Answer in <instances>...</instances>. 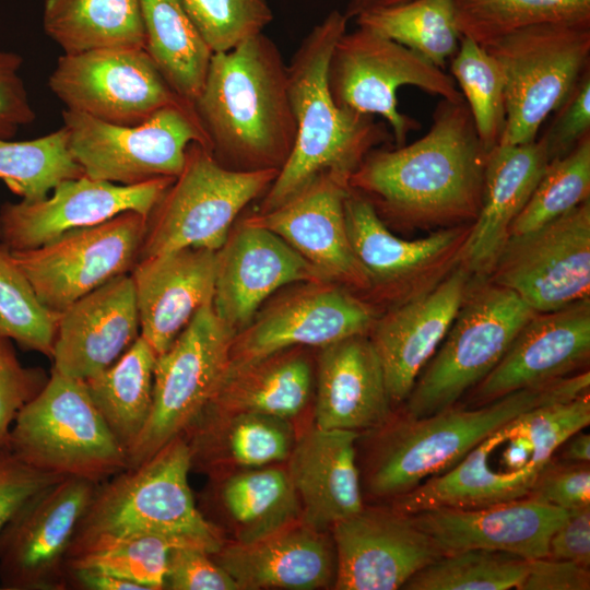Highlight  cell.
<instances>
[{"label":"cell","instance_id":"1","mask_svg":"<svg viewBox=\"0 0 590 590\" xmlns=\"http://www.w3.org/2000/svg\"><path fill=\"white\" fill-rule=\"evenodd\" d=\"M488 151L465 101L441 98L425 135L367 153L349 177L382 220L409 228L473 223L483 194Z\"/></svg>","mask_w":590,"mask_h":590},{"label":"cell","instance_id":"2","mask_svg":"<svg viewBox=\"0 0 590 590\" xmlns=\"http://www.w3.org/2000/svg\"><path fill=\"white\" fill-rule=\"evenodd\" d=\"M193 107L212 155L226 168L280 170L292 153L297 127L287 69L263 33L213 52Z\"/></svg>","mask_w":590,"mask_h":590},{"label":"cell","instance_id":"3","mask_svg":"<svg viewBox=\"0 0 590 590\" xmlns=\"http://www.w3.org/2000/svg\"><path fill=\"white\" fill-rule=\"evenodd\" d=\"M347 22L343 12H329L305 36L286 66L296 139L264 192L260 212L279 206L322 172L350 176L369 151L393 142L385 122L339 106L330 94L328 63Z\"/></svg>","mask_w":590,"mask_h":590},{"label":"cell","instance_id":"4","mask_svg":"<svg viewBox=\"0 0 590 590\" xmlns=\"http://www.w3.org/2000/svg\"><path fill=\"white\" fill-rule=\"evenodd\" d=\"M590 423L589 391L526 411L493 430L458 463L393 498L406 515L528 497L559 446Z\"/></svg>","mask_w":590,"mask_h":590},{"label":"cell","instance_id":"5","mask_svg":"<svg viewBox=\"0 0 590 590\" xmlns=\"http://www.w3.org/2000/svg\"><path fill=\"white\" fill-rule=\"evenodd\" d=\"M590 374L510 392L476 409L455 405L424 417L390 418L377 428L365 472L368 492L396 498L458 463L500 425L534 408L589 391Z\"/></svg>","mask_w":590,"mask_h":590},{"label":"cell","instance_id":"6","mask_svg":"<svg viewBox=\"0 0 590 590\" xmlns=\"http://www.w3.org/2000/svg\"><path fill=\"white\" fill-rule=\"evenodd\" d=\"M191 457L184 436L153 457L98 484L80 519L67 562L122 538L156 534L210 554L225 543L223 531L201 514L188 475Z\"/></svg>","mask_w":590,"mask_h":590},{"label":"cell","instance_id":"7","mask_svg":"<svg viewBox=\"0 0 590 590\" xmlns=\"http://www.w3.org/2000/svg\"><path fill=\"white\" fill-rule=\"evenodd\" d=\"M9 448L28 465L62 477L102 483L128 469L127 451L84 380L52 368L43 389L19 412Z\"/></svg>","mask_w":590,"mask_h":590},{"label":"cell","instance_id":"8","mask_svg":"<svg viewBox=\"0 0 590 590\" xmlns=\"http://www.w3.org/2000/svg\"><path fill=\"white\" fill-rule=\"evenodd\" d=\"M535 314L510 290L474 278L446 337L404 401L403 415L418 418L455 405L496 366Z\"/></svg>","mask_w":590,"mask_h":590},{"label":"cell","instance_id":"9","mask_svg":"<svg viewBox=\"0 0 590 590\" xmlns=\"http://www.w3.org/2000/svg\"><path fill=\"white\" fill-rule=\"evenodd\" d=\"M279 170H233L198 142L146 217L138 260L194 247L219 250L240 211L266 192Z\"/></svg>","mask_w":590,"mask_h":590},{"label":"cell","instance_id":"10","mask_svg":"<svg viewBox=\"0 0 590 590\" xmlns=\"http://www.w3.org/2000/svg\"><path fill=\"white\" fill-rule=\"evenodd\" d=\"M485 48L506 79V120L498 144L528 143L590 69V23L532 25Z\"/></svg>","mask_w":590,"mask_h":590},{"label":"cell","instance_id":"11","mask_svg":"<svg viewBox=\"0 0 590 590\" xmlns=\"http://www.w3.org/2000/svg\"><path fill=\"white\" fill-rule=\"evenodd\" d=\"M334 102L352 111L382 117L394 146L421 128L398 108L397 92L410 85L444 99L463 101L456 81L416 51L366 27L345 32L334 44L327 70Z\"/></svg>","mask_w":590,"mask_h":590},{"label":"cell","instance_id":"12","mask_svg":"<svg viewBox=\"0 0 590 590\" xmlns=\"http://www.w3.org/2000/svg\"><path fill=\"white\" fill-rule=\"evenodd\" d=\"M235 334L217 317L212 303L206 304L156 356L151 413L127 453L128 468L153 457L198 418L228 369Z\"/></svg>","mask_w":590,"mask_h":590},{"label":"cell","instance_id":"13","mask_svg":"<svg viewBox=\"0 0 590 590\" xmlns=\"http://www.w3.org/2000/svg\"><path fill=\"white\" fill-rule=\"evenodd\" d=\"M62 121L70 152L83 174L119 185L175 178L191 143L210 150L191 103L162 108L134 126L113 125L69 109H63Z\"/></svg>","mask_w":590,"mask_h":590},{"label":"cell","instance_id":"14","mask_svg":"<svg viewBox=\"0 0 590 590\" xmlns=\"http://www.w3.org/2000/svg\"><path fill=\"white\" fill-rule=\"evenodd\" d=\"M344 211L351 246L369 279L367 294L388 308L428 292L450 274L463 260L472 229L467 223L417 239L400 238L351 188Z\"/></svg>","mask_w":590,"mask_h":590},{"label":"cell","instance_id":"15","mask_svg":"<svg viewBox=\"0 0 590 590\" xmlns=\"http://www.w3.org/2000/svg\"><path fill=\"white\" fill-rule=\"evenodd\" d=\"M146 217L122 212L99 224L71 229L33 249L12 250L16 266L47 308L61 312L138 261Z\"/></svg>","mask_w":590,"mask_h":590},{"label":"cell","instance_id":"16","mask_svg":"<svg viewBox=\"0 0 590 590\" xmlns=\"http://www.w3.org/2000/svg\"><path fill=\"white\" fill-rule=\"evenodd\" d=\"M48 86L66 109L119 126H134L162 108L190 103L173 90L144 48L63 54Z\"/></svg>","mask_w":590,"mask_h":590},{"label":"cell","instance_id":"17","mask_svg":"<svg viewBox=\"0 0 590 590\" xmlns=\"http://www.w3.org/2000/svg\"><path fill=\"white\" fill-rule=\"evenodd\" d=\"M488 281L535 312L590 298V200L524 234L510 236Z\"/></svg>","mask_w":590,"mask_h":590},{"label":"cell","instance_id":"18","mask_svg":"<svg viewBox=\"0 0 590 590\" xmlns=\"http://www.w3.org/2000/svg\"><path fill=\"white\" fill-rule=\"evenodd\" d=\"M379 314L370 302L341 285L302 283L258 310L249 324L235 334L229 364L253 362L290 347H322L368 334Z\"/></svg>","mask_w":590,"mask_h":590},{"label":"cell","instance_id":"19","mask_svg":"<svg viewBox=\"0 0 590 590\" xmlns=\"http://www.w3.org/2000/svg\"><path fill=\"white\" fill-rule=\"evenodd\" d=\"M98 484L64 477L21 509L0 535V589H67L68 552Z\"/></svg>","mask_w":590,"mask_h":590},{"label":"cell","instance_id":"20","mask_svg":"<svg viewBox=\"0 0 590 590\" xmlns=\"http://www.w3.org/2000/svg\"><path fill=\"white\" fill-rule=\"evenodd\" d=\"M337 590H396L442 554L411 515L363 507L331 527Z\"/></svg>","mask_w":590,"mask_h":590},{"label":"cell","instance_id":"21","mask_svg":"<svg viewBox=\"0 0 590 590\" xmlns=\"http://www.w3.org/2000/svg\"><path fill=\"white\" fill-rule=\"evenodd\" d=\"M174 177L134 185L92 179L85 175L58 184L37 201L0 206V243L12 250L33 249L71 229L93 226L122 212L148 216Z\"/></svg>","mask_w":590,"mask_h":590},{"label":"cell","instance_id":"22","mask_svg":"<svg viewBox=\"0 0 590 590\" xmlns=\"http://www.w3.org/2000/svg\"><path fill=\"white\" fill-rule=\"evenodd\" d=\"M349 177L322 172L279 206L245 221L280 236L328 282L366 294L369 279L354 255L346 228Z\"/></svg>","mask_w":590,"mask_h":590},{"label":"cell","instance_id":"23","mask_svg":"<svg viewBox=\"0 0 590 590\" xmlns=\"http://www.w3.org/2000/svg\"><path fill=\"white\" fill-rule=\"evenodd\" d=\"M213 308L235 333L246 328L270 295L288 284L328 282L273 232L245 220L216 250Z\"/></svg>","mask_w":590,"mask_h":590},{"label":"cell","instance_id":"24","mask_svg":"<svg viewBox=\"0 0 590 590\" xmlns=\"http://www.w3.org/2000/svg\"><path fill=\"white\" fill-rule=\"evenodd\" d=\"M474 275L461 262L428 292L391 306L368 337L380 359L392 405L403 403L451 327Z\"/></svg>","mask_w":590,"mask_h":590},{"label":"cell","instance_id":"25","mask_svg":"<svg viewBox=\"0 0 590 590\" xmlns=\"http://www.w3.org/2000/svg\"><path fill=\"white\" fill-rule=\"evenodd\" d=\"M589 356L590 298L536 312L496 366L473 388V399L483 404L577 374Z\"/></svg>","mask_w":590,"mask_h":590},{"label":"cell","instance_id":"26","mask_svg":"<svg viewBox=\"0 0 590 590\" xmlns=\"http://www.w3.org/2000/svg\"><path fill=\"white\" fill-rule=\"evenodd\" d=\"M442 555L480 548L527 559L546 557L568 512L532 497L481 507H438L411 515Z\"/></svg>","mask_w":590,"mask_h":590},{"label":"cell","instance_id":"27","mask_svg":"<svg viewBox=\"0 0 590 590\" xmlns=\"http://www.w3.org/2000/svg\"><path fill=\"white\" fill-rule=\"evenodd\" d=\"M139 335L133 282L130 273L121 274L60 312L52 369L86 380L111 366Z\"/></svg>","mask_w":590,"mask_h":590},{"label":"cell","instance_id":"28","mask_svg":"<svg viewBox=\"0 0 590 590\" xmlns=\"http://www.w3.org/2000/svg\"><path fill=\"white\" fill-rule=\"evenodd\" d=\"M211 556L239 590L333 588L337 576L332 536L303 519L251 542H225Z\"/></svg>","mask_w":590,"mask_h":590},{"label":"cell","instance_id":"29","mask_svg":"<svg viewBox=\"0 0 590 590\" xmlns=\"http://www.w3.org/2000/svg\"><path fill=\"white\" fill-rule=\"evenodd\" d=\"M215 252L187 247L138 260L130 275L140 335L164 353L204 305L213 303Z\"/></svg>","mask_w":590,"mask_h":590},{"label":"cell","instance_id":"30","mask_svg":"<svg viewBox=\"0 0 590 590\" xmlns=\"http://www.w3.org/2000/svg\"><path fill=\"white\" fill-rule=\"evenodd\" d=\"M314 424L324 429L376 430L392 417L384 369L368 334L320 347Z\"/></svg>","mask_w":590,"mask_h":590},{"label":"cell","instance_id":"31","mask_svg":"<svg viewBox=\"0 0 590 590\" xmlns=\"http://www.w3.org/2000/svg\"><path fill=\"white\" fill-rule=\"evenodd\" d=\"M358 436L315 424L296 436L286 470L303 521L318 530L328 531L364 507L356 464Z\"/></svg>","mask_w":590,"mask_h":590},{"label":"cell","instance_id":"32","mask_svg":"<svg viewBox=\"0 0 590 590\" xmlns=\"http://www.w3.org/2000/svg\"><path fill=\"white\" fill-rule=\"evenodd\" d=\"M550 164L545 149L534 141L498 144L488 151L479 214L462 263L475 278H486L509 238L512 222L530 199Z\"/></svg>","mask_w":590,"mask_h":590},{"label":"cell","instance_id":"33","mask_svg":"<svg viewBox=\"0 0 590 590\" xmlns=\"http://www.w3.org/2000/svg\"><path fill=\"white\" fill-rule=\"evenodd\" d=\"M315 381L311 359L303 346L249 363L229 364L217 391L199 416L258 413L292 421L310 402Z\"/></svg>","mask_w":590,"mask_h":590},{"label":"cell","instance_id":"34","mask_svg":"<svg viewBox=\"0 0 590 590\" xmlns=\"http://www.w3.org/2000/svg\"><path fill=\"white\" fill-rule=\"evenodd\" d=\"M182 436L191 469L217 476L232 467L253 469L287 460L297 434L291 420L240 413L199 416Z\"/></svg>","mask_w":590,"mask_h":590},{"label":"cell","instance_id":"35","mask_svg":"<svg viewBox=\"0 0 590 590\" xmlns=\"http://www.w3.org/2000/svg\"><path fill=\"white\" fill-rule=\"evenodd\" d=\"M214 479L203 506L217 505L234 527L235 542H251L302 519L286 468L266 465Z\"/></svg>","mask_w":590,"mask_h":590},{"label":"cell","instance_id":"36","mask_svg":"<svg viewBox=\"0 0 590 590\" xmlns=\"http://www.w3.org/2000/svg\"><path fill=\"white\" fill-rule=\"evenodd\" d=\"M43 26L63 54L145 47L139 0H45Z\"/></svg>","mask_w":590,"mask_h":590},{"label":"cell","instance_id":"37","mask_svg":"<svg viewBox=\"0 0 590 590\" xmlns=\"http://www.w3.org/2000/svg\"><path fill=\"white\" fill-rule=\"evenodd\" d=\"M145 47L165 80L193 104L213 51L179 0H139Z\"/></svg>","mask_w":590,"mask_h":590},{"label":"cell","instance_id":"38","mask_svg":"<svg viewBox=\"0 0 590 590\" xmlns=\"http://www.w3.org/2000/svg\"><path fill=\"white\" fill-rule=\"evenodd\" d=\"M156 356L139 335L111 366L84 380L93 403L127 453L151 413Z\"/></svg>","mask_w":590,"mask_h":590},{"label":"cell","instance_id":"39","mask_svg":"<svg viewBox=\"0 0 590 590\" xmlns=\"http://www.w3.org/2000/svg\"><path fill=\"white\" fill-rule=\"evenodd\" d=\"M355 22L416 51L442 70L461 39L452 0H411L365 12Z\"/></svg>","mask_w":590,"mask_h":590},{"label":"cell","instance_id":"40","mask_svg":"<svg viewBox=\"0 0 590 590\" xmlns=\"http://www.w3.org/2000/svg\"><path fill=\"white\" fill-rule=\"evenodd\" d=\"M461 36L485 47L544 23H590V0H452Z\"/></svg>","mask_w":590,"mask_h":590},{"label":"cell","instance_id":"41","mask_svg":"<svg viewBox=\"0 0 590 590\" xmlns=\"http://www.w3.org/2000/svg\"><path fill=\"white\" fill-rule=\"evenodd\" d=\"M82 175L63 127L33 140L0 139V179L22 200L44 199L61 181Z\"/></svg>","mask_w":590,"mask_h":590},{"label":"cell","instance_id":"42","mask_svg":"<svg viewBox=\"0 0 590 590\" xmlns=\"http://www.w3.org/2000/svg\"><path fill=\"white\" fill-rule=\"evenodd\" d=\"M450 71L469 107L481 143L491 151L498 145L505 128L503 67L485 47L461 36L459 48L450 59Z\"/></svg>","mask_w":590,"mask_h":590},{"label":"cell","instance_id":"43","mask_svg":"<svg viewBox=\"0 0 590 590\" xmlns=\"http://www.w3.org/2000/svg\"><path fill=\"white\" fill-rule=\"evenodd\" d=\"M529 559L516 554L467 550L440 556L403 587L409 590H506L519 589Z\"/></svg>","mask_w":590,"mask_h":590},{"label":"cell","instance_id":"44","mask_svg":"<svg viewBox=\"0 0 590 590\" xmlns=\"http://www.w3.org/2000/svg\"><path fill=\"white\" fill-rule=\"evenodd\" d=\"M59 315L40 303L11 249L0 243V337L51 358Z\"/></svg>","mask_w":590,"mask_h":590},{"label":"cell","instance_id":"45","mask_svg":"<svg viewBox=\"0 0 590 590\" xmlns=\"http://www.w3.org/2000/svg\"><path fill=\"white\" fill-rule=\"evenodd\" d=\"M587 200H590V134L566 156L547 165L512 222L509 237L536 229Z\"/></svg>","mask_w":590,"mask_h":590},{"label":"cell","instance_id":"46","mask_svg":"<svg viewBox=\"0 0 590 590\" xmlns=\"http://www.w3.org/2000/svg\"><path fill=\"white\" fill-rule=\"evenodd\" d=\"M177 546L187 545L156 534L128 536L69 559L67 568H92L139 583L146 590H161L168 555Z\"/></svg>","mask_w":590,"mask_h":590},{"label":"cell","instance_id":"47","mask_svg":"<svg viewBox=\"0 0 590 590\" xmlns=\"http://www.w3.org/2000/svg\"><path fill=\"white\" fill-rule=\"evenodd\" d=\"M213 52L262 33L273 19L268 0H179Z\"/></svg>","mask_w":590,"mask_h":590},{"label":"cell","instance_id":"48","mask_svg":"<svg viewBox=\"0 0 590 590\" xmlns=\"http://www.w3.org/2000/svg\"><path fill=\"white\" fill-rule=\"evenodd\" d=\"M40 367L22 365L12 341L0 337V447H9L13 423L48 380Z\"/></svg>","mask_w":590,"mask_h":590},{"label":"cell","instance_id":"49","mask_svg":"<svg viewBox=\"0 0 590 590\" xmlns=\"http://www.w3.org/2000/svg\"><path fill=\"white\" fill-rule=\"evenodd\" d=\"M553 114L542 135L538 138L550 163L566 156L590 134V69L581 75Z\"/></svg>","mask_w":590,"mask_h":590},{"label":"cell","instance_id":"50","mask_svg":"<svg viewBox=\"0 0 590 590\" xmlns=\"http://www.w3.org/2000/svg\"><path fill=\"white\" fill-rule=\"evenodd\" d=\"M64 477L39 471L0 447V535L36 495Z\"/></svg>","mask_w":590,"mask_h":590},{"label":"cell","instance_id":"51","mask_svg":"<svg viewBox=\"0 0 590 590\" xmlns=\"http://www.w3.org/2000/svg\"><path fill=\"white\" fill-rule=\"evenodd\" d=\"M529 497L567 512L590 506L589 463L553 458L540 473Z\"/></svg>","mask_w":590,"mask_h":590},{"label":"cell","instance_id":"52","mask_svg":"<svg viewBox=\"0 0 590 590\" xmlns=\"http://www.w3.org/2000/svg\"><path fill=\"white\" fill-rule=\"evenodd\" d=\"M164 589L239 590L211 554L197 546H177L170 551Z\"/></svg>","mask_w":590,"mask_h":590},{"label":"cell","instance_id":"53","mask_svg":"<svg viewBox=\"0 0 590 590\" xmlns=\"http://www.w3.org/2000/svg\"><path fill=\"white\" fill-rule=\"evenodd\" d=\"M23 58L0 50V139H12L20 127L31 123L35 113L19 72Z\"/></svg>","mask_w":590,"mask_h":590},{"label":"cell","instance_id":"54","mask_svg":"<svg viewBox=\"0 0 590 590\" xmlns=\"http://www.w3.org/2000/svg\"><path fill=\"white\" fill-rule=\"evenodd\" d=\"M590 568L573 562L541 557L529 559L518 590H588Z\"/></svg>","mask_w":590,"mask_h":590},{"label":"cell","instance_id":"55","mask_svg":"<svg viewBox=\"0 0 590 590\" xmlns=\"http://www.w3.org/2000/svg\"><path fill=\"white\" fill-rule=\"evenodd\" d=\"M547 556L590 568V506L568 511L550 539Z\"/></svg>","mask_w":590,"mask_h":590},{"label":"cell","instance_id":"56","mask_svg":"<svg viewBox=\"0 0 590 590\" xmlns=\"http://www.w3.org/2000/svg\"><path fill=\"white\" fill-rule=\"evenodd\" d=\"M66 588L80 590H146L143 586L92 568H67Z\"/></svg>","mask_w":590,"mask_h":590},{"label":"cell","instance_id":"57","mask_svg":"<svg viewBox=\"0 0 590 590\" xmlns=\"http://www.w3.org/2000/svg\"><path fill=\"white\" fill-rule=\"evenodd\" d=\"M559 460L573 463H589L590 435L581 430L569 436L557 449Z\"/></svg>","mask_w":590,"mask_h":590},{"label":"cell","instance_id":"58","mask_svg":"<svg viewBox=\"0 0 590 590\" xmlns=\"http://www.w3.org/2000/svg\"><path fill=\"white\" fill-rule=\"evenodd\" d=\"M409 1L411 0H349L343 14L350 21L365 12L393 7Z\"/></svg>","mask_w":590,"mask_h":590}]
</instances>
